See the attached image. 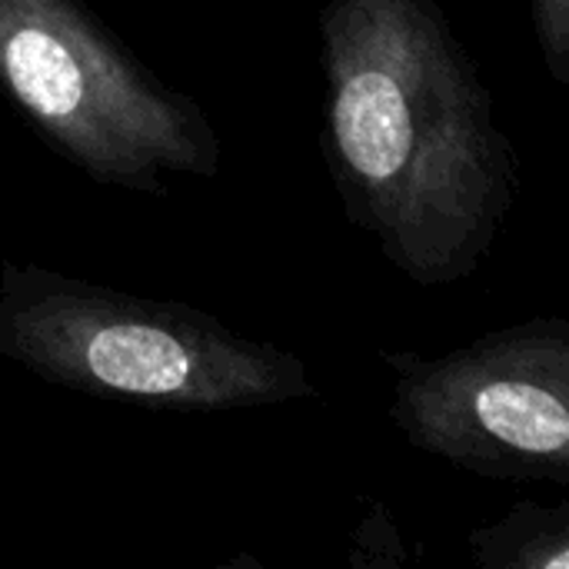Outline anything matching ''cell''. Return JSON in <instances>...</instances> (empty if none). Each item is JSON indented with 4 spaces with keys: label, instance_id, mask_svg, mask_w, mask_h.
Instances as JSON below:
<instances>
[{
    "label": "cell",
    "instance_id": "1",
    "mask_svg": "<svg viewBox=\"0 0 569 569\" xmlns=\"http://www.w3.org/2000/svg\"><path fill=\"white\" fill-rule=\"evenodd\" d=\"M320 150L347 220L417 287L477 273L520 163L440 0H327Z\"/></svg>",
    "mask_w": 569,
    "mask_h": 569
},
{
    "label": "cell",
    "instance_id": "2",
    "mask_svg": "<svg viewBox=\"0 0 569 569\" xmlns=\"http://www.w3.org/2000/svg\"><path fill=\"white\" fill-rule=\"evenodd\" d=\"M0 357L43 383L183 413L313 400L303 357L217 317L40 263H0Z\"/></svg>",
    "mask_w": 569,
    "mask_h": 569
},
{
    "label": "cell",
    "instance_id": "3",
    "mask_svg": "<svg viewBox=\"0 0 569 569\" xmlns=\"http://www.w3.org/2000/svg\"><path fill=\"white\" fill-rule=\"evenodd\" d=\"M0 93L53 153L107 187L163 197L167 177L210 180L223 167L207 110L83 0H0Z\"/></svg>",
    "mask_w": 569,
    "mask_h": 569
},
{
    "label": "cell",
    "instance_id": "4",
    "mask_svg": "<svg viewBox=\"0 0 569 569\" xmlns=\"http://www.w3.org/2000/svg\"><path fill=\"white\" fill-rule=\"evenodd\" d=\"M403 440L487 480L569 487V323L537 317L423 357L387 350Z\"/></svg>",
    "mask_w": 569,
    "mask_h": 569
},
{
    "label": "cell",
    "instance_id": "5",
    "mask_svg": "<svg viewBox=\"0 0 569 569\" xmlns=\"http://www.w3.org/2000/svg\"><path fill=\"white\" fill-rule=\"evenodd\" d=\"M467 550L483 569H569V507L523 500L507 517L470 530Z\"/></svg>",
    "mask_w": 569,
    "mask_h": 569
},
{
    "label": "cell",
    "instance_id": "6",
    "mask_svg": "<svg viewBox=\"0 0 569 569\" xmlns=\"http://www.w3.org/2000/svg\"><path fill=\"white\" fill-rule=\"evenodd\" d=\"M547 73L569 87V0H527Z\"/></svg>",
    "mask_w": 569,
    "mask_h": 569
}]
</instances>
